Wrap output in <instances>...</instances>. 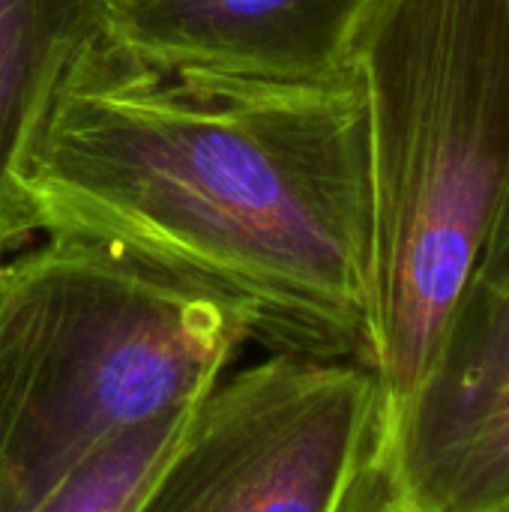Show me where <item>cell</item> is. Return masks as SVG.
<instances>
[{
	"instance_id": "obj_1",
	"label": "cell",
	"mask_w": 509,
	"mask_h": 512,
	"mask_svg": "<svg viewBox=\"0 0 509 512\" xmlns=\"http://www.w3.org/2000/svg\"><path fill=\"white\" fill-rule=\"evenodd\" d=\"M27 198L36 231L105 240L231 297L273 354L363 363L369 132L357 75L195 90L111 36L60 87Z\"/></svg>"
},
{
	"instance_id": "obj_6",
	"label": "cell",
	"mask_w": 509,
	"mask_h": 512,
	"mask_svg": "<svg viewBox=\"0 0 509 512\" xmlns=\"http://www.w3.org/2000/svg\"><path fill=\"white\" fill-rule=\"evenodd\" d=\"M381 0H114V39L195 90L321 87L357 75V39Z\"/></svg>"
},
{
	"instance_id": "obj_3",
	"label": "cell",
	"mask_w": 509,
	"mask_h": 512,
	"mask_svg": "<svg viewBox=\"0 0 509 512\" xmlns=\"http://www.w3.org/2000/svg\"><path fill=\"white\" fill-rule=\"evenodd\" d=\"M249 339L240 303L105 240L48 234L0 264V512L195 408Z\"/></svg>"
},
{
	"instance_id": "obj_2",
	"label": "cell",
	"mask_w": 509,
	"mask_h": 512,
	"mask_svg": "<svg viewBox=\"0 0 509 512\" xmlns=\"http://www.w3.org/2000/svg\"><path fill=\"white\" fill-rule=\"evenodd\" d=\"M354 66L369 132L363 366L378 393L381 468L477 282L507 195V3L381 0Z\"/></svg>"
},
{
	"instance_id": "obj_5",
	"label": "cell",
	"mask_w": 509,
	"mask_h": 512,
	"mask_svg": "<svg viewBox=\"0 0 509 512\" xmlns=\"http://www.w3.org/2000/svg\"><path fill=\"white\" fill-rule=\"evenodd\" d=\"M509 504V288L474 282L378 468L375 512Z\"/></svg>"
},
{
	"instance_id": "obj_11",
	"label": "cell",
	"mask_w": 509,
	"mask_h": 512,
	"mask_svg": "<svg viewBox=\"0 0 509 512\" xmlns=\"http://www.w3.org/2000/svg\"><path fill=\"white\" fill-rule=\"evenodd\" d=\"M504 3H507V9H509V0H504Z\"/></svg>"
},
{
	"instance_id": "obj_7",
	"label": "cell",
	"mask_w": 509,
	"mask_h": 512,
	"mask_svg": "<svg viewBox=\"0 0 509 512\" xmlns=\"http://www.w3.org/2000/svg\"><path fill=\"white\" fill-rule=\"evenodd\" d=\"M114 36V0H0V258L36 234L27 168L72 69Z\"/></svg>"
},
{
	"instance_id": "obj_10",
	"label": "cell",
	"mask_w": 509,
	"mask_h": 512,
	"mask_svg": "<svg viewBox=\"0 0 509 512\" xmlns=\"http://www.w3.org/2000/svg\"><path fill=\"white\" fill-rule=\"evenodd\" d=\"M504 512H509V504H507V507H504Z\"/></svg>"
},
{
	"instance_id": "obj_9",
	"label": "cell",
	"mask_w": 509,
	"mask_h": 512,
	"mask_svg": "<svg viewBox=\"0 0 509 512\" xmlns=\"http://www.w3.org/2000/svg\"><path fill=\"white\" fill-rule=\"evenodd\" d=\"M477 282L489 285V288H504V291L509 288V186L507 195H504V204L498 210V219H495V228H492V237H489Z\"/></svg>"
},
{
	"instance_id": "obj_8",
	"label": "cell",
	"mask_w": 509,
	"mask_h": 512,
	"mask_svg": "<svg viewBox=\"0 0 509 512\" xmlns=\"http://www.w3.org/2000/svg\"><path fill=\"white\" fill-rule=\"evenodd\" d=\"M192 411L168 414L111 441L36 512H132L180 444Z\"/></svg>"
},
{
	"instance_id": "obj_4",
	"label": "cell",
	"mask_w": 509,
	"mask_h": 512,
	"mask_svg": "<svg viewBox=\"0 0 509 512\" xmlns=\"http://www.w3.org/2000/svg\"><path fill=\"white\" fill-rule=\"evenodd\" d=\"M375 471L372 372L270 354L195 405L132 512H375Z\"/></svg>"
}]
</instances>
